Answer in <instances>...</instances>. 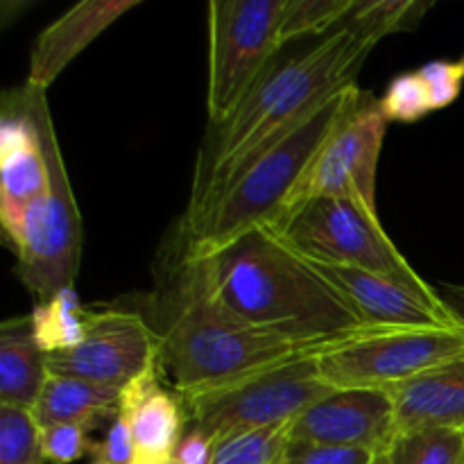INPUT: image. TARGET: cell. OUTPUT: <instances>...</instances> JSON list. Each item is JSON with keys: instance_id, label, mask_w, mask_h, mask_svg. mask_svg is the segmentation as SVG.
<instances>
[{"instance_id": "6", "label": "cell", "mask_w": 464, "mask_h": 464, "mask_svg": "<svg viewBox=\"0 0 464 464\" xmlns=\"http://www.w3.org/2000/svg\"><path fill=\"white\" fill-rule=\"evenodd\" d=\"M331 392L334 388L322 379L317 358L297 356L220 388L179 399L186 426L199 429L216 444L245 430L290 424Z\"/></svg>"}, {"instance_id": "33", "label": "cell", "mask_w": 464, "mask_h": 464, "mask_svg": "<svg viewBox=\"0 0 464 464\" xmlns=\"http://www.w3.org/2000/svg\"><path fill=\"white\" fill-rule=\"evenodd\" d=\"M134 464H172L170 458H139L136 456Z\"/></svg>"}, {"instance_id": "18", "label": "cell", "mask_w": 464, "mask_h": 464, "mask_svg": "<svg viewBox=\"0 0 464 464\" xmlns=\"http://www.w3.org/2000/svg\"><path fill=\"white\" fill-rule=\"evenodd\" d=\"M121 392L122 390L91 383V381L48 374L44 390L32 408V415L39 426L75 424L93 430L111 415H118Z\"/></svg>"}, {"instance_id": "28", "label": "cell", "mask_w": 464, "mask_h": 464, "mask_svg": "<svg viewBox=\"0 0 464 464\" xmlns=\"http://www.w3.org/2000/svg\"><path fill=\"white\" fill-rule=\"evenodd\" d=\"M374 456L376 453L367 449L290 440L281 464H372Z\"/></svg>"}, {"instance_id": "14", "label": "cell", "mask_w": 464, "mask_h": 464, "mask_svg": "<svg viewBox=\"0 0 464 464\" xmlns=\"http://www.w3.org/2000/svg\"><path fill=\"white\" fill-rule=\"evenodd\" d=\"M397 430L394 401L383 388L334 390L290 426V440L379 453Z\"/></svg>"}, {"instance_id": "8", "label": "cell", "mask_w": 464, "mask_h": 464, "mask_svg": "<svg viewBox=\"0 0 464 464\" xmlns=\"http://www.w3.org/2000/svg\"><path fill=\"white\" fill-rule=\"evenodd\" d=\"M464 353V322L449 326L372 329L317 353V367L334 390L392 388Z\"/></svg>"}, {"instance_id": "25", "label": "cell", "mask_w": 464, "mask_h": 464, "mask_svg": "<svg viewBox=\"0 0 464 464\" xmlns=\"http://www.w3.org/2000/svg\"><path fill=\"white\" fill-rule=\"evenodd\" d=\"M426 9H429V5L417 3V0H374V3L356 0L352 14L344 23H352V25L362 27V30L388 36L392 32L415 27Z\"/></svg>"}, {"instance_id": "32", "label": "cell", "mask_w": 464, "mask_h": 464, "mask_svg": "<svg viewBox=\"0 0 464 464\" xmlns=\"http://www.w3.org/2000/svg\"><path fill=\"white\" fill-rule=\"evenodd\" d=\"M440 295H442L444 302L464 320V285H442Z\"/></svg>"}, {"instance_id": "21", "label": "cell", "mask_w": 464, "mask_h": 464, "mask_svg": "<svg viewBox=\"0 0 464 464\" xmlns=\"http://www.w3.org/2000/svg\"><path fill=\"white\" fill-rule=\"evenodd\" d=\"M372 464H464V433L451 429L401 430Z\"/></svg>"}, {"instance_id": "16", "label": "cell", "mask_w": 464, "mask_h": 464, "mask_svg": "<svg viewBox=\"0 0 464 464\" xmlns=\"http://www.w3.org/2000/svg\"><path fill=\"white\" fill-rule=\"evenodd\" d=\"M161 365L122 388L118 412L130 424L139 458H172L186 429V411L175 390L163 388Z\"/></svg>"}, {"instance_id": "3", "label": "cell", "mask_w": 464, "mask_h": 464, "mask_svg": "<svg viewBox=\"0 0 464 464\" xmlns=\"http://www.w3.org/2000/svg\"><path fill=\"white\" fill-rule=\"evenodd\" d=\"M199 261L216 295L236 315L308 356L372 331L347 299L270 227H254Z\"/></svg>"}, {"instance_id": "11", "label": "cell", "mask_w": 464, "mask_h": 464, "mask_svg": "<svg viewBox=\"0 0 464 464\" xmlns=\"http://www.w3.org/2000/svg\"><path fill=\"white\" fill-rule=\"evenodd\" d=\"M159 362V338L140 311L102 308L86 317V338L68 352L48 353V374L72 376L122 390Z\"/></svg>"}, {"instance_id": "2", "label": "cell", "mask_w": 464, "mask_h": 464, "mask_svg": "<svg viewBox=\"0 0 464 464\" xmlns=\"http://www.w3.org/2000/svg\"><path fill=\"white\" fill-rule=\"evenodd\" d=\"M145 320L159 338V365L179 397L308 356L279 335L236 315L216 295L207 267L179 238L175 256L157 275Z\"/></svg>"}, {"instance_id": "15", "label": "cell", "mask_w": 464, "mask_h": 464, "mask_svg": "<svg viewBox=\"0 0 464 464\" xmlns=\"http://www.w3.org/2000/svg\"><path fill=\"white\" fill-rule=\"evenodd\" d=\"M140 0H84L50 23L34 41L25 84L45 91L63 68Z\"/></svg>"}, {"instance_id": "29", "label": "cell", "mask_w": 464, "mask_h": 464, "mask_svg": "<svg viewBox=\"0 0 464 464\" xmlns=\"http://www.w3.org/2000/svg\"><path fill=\"white\" fill-rule=\"evenodd\" d=\"M417 72L424 80L433 111L451 107L460 98L464 82V68L460 62H442L440 59V62L424 63Z\"/></svg>"}, {"instance_id": "19", "label": "cell", "mask_w": 464, "mask_h": 464, "mask_svg": "<svg viewBox=\"0 0 464 464\" xmlns=\"http://www.w3.org/2000/svg\"><path fill=\"white\" fill-rule=\"evenodd\" d=\"M48 379L45 353L32 331L30 315L0 324V403L32 411Z\"/></svg>"}, {"instance_id": "13", "label": "cell", "mask_w": 464, "mask_h": 464, "mask_svg": "<svg viewBox=\"0 0 464 464\" xmlns=\"http://www.w3.org/2000/svg\"><path fill=\"white\" fill-rule=\"evenodd\" d=\"M48 161L21 89L7 91L0 116V225L16 245L27 208L48 188Z\"/></svg>"}, {"instance_id": "34", "label": "cell", "mask_w": 464, "mask_h": 464, "mask_svg": "<svg viewBox=\"0 0 464 464\" xmlns=\"http://www.w3.org/2000/svg\"><path fill=\"white\" fill-rule=\"evenodd\" d=\"M460 63H462V68H464V54H462V59H460Z\"/></svg>"}, {"instance_id": "24", "label": "cell", "mask_w": 464, "mask_h": 464, "mask_svg": "<svg viewBox=\"0 0 464 464\" xmlns=\"http://www.w3.org/2000/svg\"><path fill=\"white\" fill-rule=\"evenodd\" d=\"M41 426L27 408L0 403V464H44Z\"/></svg>"}, {"instance_id": "10", "label": "cell", "mask_w": 464, "mask_h": 464, "mask_svg": "<svg viewBox=\"0 0 464 464\" xmlns=\"http://www.w3.org/2000/svg\"><path fill=\"white\" fill-rule=\"evenodd\" d=\"M304 256L379 272L406 281H421L406 261L379 213L347 198H324L306 204L281 229H272Z\"/></svg>"}, {"instance_id": "31", "label": "cell", "mask_w": 464, "mask_h": 464, "mask_svg": "<svg viewBox=\"0 0 464 464\" xmlns=\"http://www.w3.org/2000/svg\"><path fill=\"white\" fill-rule=\"evenodd\" d=\"M216 444L195 426H186L184 435L172 451V464H211Z\"/></svg>"}, {"instance_id": "17", "label": "cell", "mask_w": 464, "mask_h": 464, "mask_svg": "<svg viewBox=\"0 0 464 464\" xmlns=\"http://www.w3.org/2000/svg\"><path fill=\"white\" fill-rule=\"evenodd\" d=\"M397 430L451 429L464 433V353L388 388Z\"/></svg>"}, {"instance_id": "30", "label": "cell", "mask_w": 464, "mask_h": 464, "mask_svg": "<svg viewBox=\"0 0 464 464\" xmlns=\"http://www.w3.org/2000/svg\"><path fill=\"white\" fill-rule=\"evenodd\" d=\"M93 456L95 460L102 464H134L139 451H136V442L130 424H127V420L121 412L113 417L102 442L93 447Z\"/></svg>"}, {"instance_id": "26", "label": "cell", "mask_w": 464, "mask_h": 464, "mask_svg": "<svg viewBox=\"0 0 464 464\" xmlns=\"http://www.w3.org/2000/svg\"><path fill=\"white\" fill-rule=\"evenodd\" d=\"M379 104L388 122H415L424 118L426 113L433 111L429 91H426L424 80L417 71L394 77L388 89H385L383 98L379 100Z\"/></svg>"}, {"instance_id": "22", "label": "cell", "mask_w": 464, "mask_h": 464, "mask_svg": "<svg viewBox=\"0 0 464 464\" xmlns=\"http://www.w3.org/2000/svg\"><path fill=\"white\" fill-rule=\"evenodd\" d=\"M356 0H285L281 21V45L302 39H322L338 30L352 14Z\"/></svg>"}, {"instance_id": "7", "label": "cell", "mask_w": 464, "mask_h": 464, "mask_svg": "<svg viewBox=\"0 0 464 464\" xmlns=\"http://www.w3.org/2000/svg\"><path fill=\"white\" fill-rule=\"evenodd\" d=\"M284 9L285 0L208 3V125L227 121L284 50Z\"/></svg>"}, {"instance_id": "4", "label": "cell", "mask_w": 464, "mask_h": 464, "mask_svg": "<svg viewBox=\"0 0 464 464\" xmlns=\"http://www.w3.org/2000/svg\"><path fill=\"white\" fill-rule=\"evenodd\" d=\"M362 89L347 86L308 113L295 130L243 163L190 220H181V243L195 258H207L240 236L272 222L322 145L356 107Z\"/></svg>"}, {"instance_id": "1", "label": "cell", "mask_w": 464, "mask_h": 464, "mask_svg": "<svg viewBox=\"0 0 464 464\" xmlns=\"http://www.w3.org/2000/svg\"><path fill=\"white\" fill-rule=\"evenodd\" d=\"M381 34L343 23L295 54H276L227 121L208 127L198 152L184 220L198 216L220 186L261 150L288 134L331 95L356 84Z\"/></svg>"}, {"instance_id": "5", "label": "cell", "mask_w": 464, "mask_h": 464, "mask_svg": "<svg viewBox=\"0 0 464 464\" xmlns=\"http://www.w3.org/2000/svg\"><path fill=\"white\" fill-rule=\"evenodd\" d=\"M23 93L39 130L50 179L45 193L27 208L14 252L18 279L39 302H45L59 290L75 285L82 256V218L63 168L45 91L23 84Z\"/></svg>"}, {"instance_id": "35", "label": "cell", "mask_w": 464, "mask_h": 464, "mask_svg": "<svg viewBox=\"0 0 464 464\" xmlns=\"http://www.w3.org/2000/svg\"><path fill=\"white\" fill-rule=\"evenodd\" d=\"M93 464H102V462H98V460H95V462H93Z\"/></svg>"}, {"instance_id": "23", "label": "cell", "mask_w": 464, "mask_h": 464, "mask_svg": "<svg viewBox=\"0 0 464 464\" xmlns=\"http://www.w3.org/2000/svg\"><path fill=\"white\" fill-rule=\"evenodd\" d=\"M290 424L229 435L213 447L211 464H281L290 442Z\"/></svg>"}, {"instance_id": "20", "label": "cell", "mask_w": 464, "mask_h": 464, "mask_svg": "<svg viewBox=\"0 0 464 464\" xmlns=\"http://www.w3.org/2000/svg\"><path fill=\"white\" fill-rule=\"evenodd\" d=\"M89 308L82 306L75 285L59 290L54 297L39 302L30 313L32 331L44 353H59L82 344L86 338Z\"/></svg>"}, {"instance_id": "12", "label": "cell", "mask_w": 464, "mask_h": 464, "mask_svg": "<svg viewBox=\"0 0 464 464\" xmlns=\"http://www.w3.org/2000/svg\"><path fill=\"white\" fill-rule=\"evenodd\" d=\"M297 252V249H295ZM304 256V254H302ZM372 329L397 326H449L464 322L429 281H406L379 272L358 270L322 258L304 256Z\"/></svg>"}, {"instance_id": "27", "label": "cell", "mask_w": 464, "mask_h": 464, "mask_svg": "<svg viewBox=\"0 0 464 464\" xmlns=\"http://www.w3.org/2000/svg\"><path fill=\"white\" fill-rule=\"evenodd\" d=\"M95 444L89 440V430L75 424L41 426V449L45 462L71 464L93 453Z\"/></svg>"}, {"instance_id": "9", "label": "cell", "mask_w": 464, "mask_h": 464, "mask_svg": "<svg viewBox=\"0 0 464 464\" xmlns=\"http://www.w3.org/2000/svg\"><path fill=\"white\" fill-rule=\"evenodd\" d=\"M385 131H388V121L381 111L379 100L370 91H362L356 107L344 116L338 130L322 145L281 211L263 227L281 229L306 204L324 198L356 199L370 211L379 213L376 170H379Z\"/></svg>"}]
</instances>
